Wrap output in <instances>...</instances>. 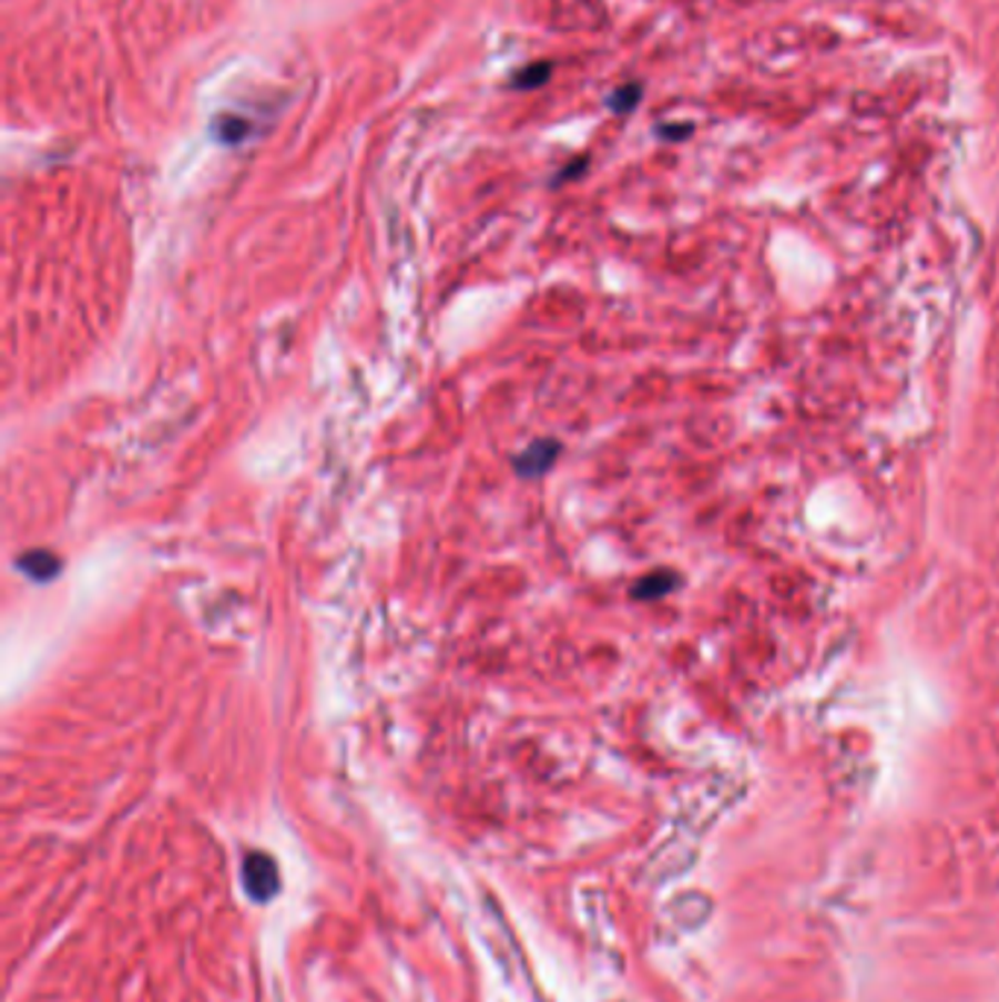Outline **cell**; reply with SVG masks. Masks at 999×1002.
I'll return each mask as SVG.
<instances>
[{"mask_svg":"<svg viewBox=\"0 0 999 1002\" xmlns=\"http://www.w3.org/2000/svg\"><path fill=\"white\" fill-rule=\"evenodd\" d=\"M244 886L253 900H271L279 891V868L267 853L246 856Z\"/></svg>","mask_w":999,"mask_h":1002,"instance_id":"cell-1","label":"cell"},{"mask_svg":"<svg viewBox=\"0 0 999 1002\" xmlns=\"http://www.w3.org/2000/svg\"><path fill=\"white\" fill-rule=\"evenodd\" d=\"M558 454H560V446L554 443V440H537V443H531L522 454H519L517 472L522 478L542 476V472H549V469L554 467Z\"/></svg>","mask_w":999,"mask_h":1002,"instance_id":"cell-2","label":"cell"},{"mask_svg":"<svg viewBox=\"0 0 999 1002\" xmlns=\"http://www.w3.org/2000/svg\"><path fill=\"white\" fill-rule=\"evenodd\" d=\"M18 569H21L27 577H33V581L44 584V581H53V577L59 575V558L44 549L27 551L24 558L18 560Z\"/></svg>","mask_w":999,"mask_h":1002,"instance_id":"cell-3","label":"cell"}]
</instances>
